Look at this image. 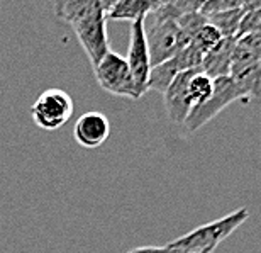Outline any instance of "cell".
I'll list each match as a JSON object with an SVG mask.
<instances>
[{"instance_id": "20", "label": "cell", "mask_w": 261, "mask_h": 253, "mask_svg": "<svg viewBox=\"0 0 261 253\" xmlns=\"http://www.w3.org/2000/svg\"><path fill=\"white\" fill-rule=\"evenodd\" d=\"M127 253H175L173 250H170L168 246H139V248H134Z\"/></svg>"}, {"instance_id": "2", "label": "cell", "mask_w": 261, "mask_h": 253, "mask_svg": "<svg viewBox=\"0 0 261 253\" xmlns=\"http://www.w3.org/2000/svg\"><path fill=\"white\" fill-rule=\"evenodd\" d=\"M249 218V211L246 208H241L234 213L219 218L212 223L202 224L198 228L192 229L180 238L170 241L168 248L175 253H197L203 250H212L236 231L244 221Z\"/></svg>"}, {"instance_id": "15", "label": "cell", "mask_w": 261, "mask_h": 253, "mask_svg": "<svg viewBox=\"0 0 261 253\" xmlns=\"http://www.w3.org/2000/svg\"><path fill=\"white\" fill-rule=\"evenodd\" d=\"M246 14L241 9L236 10H229V12H221V14H214V15H207V22L214 26L219 33H221L222 38H236L239 24H241L243 15Z\"/></svg>"}, {"instance_id": "6", "label": "cell", "mask_w": 261, "mask_h": 253, "mask_svg": "<svg viewBox=\"0 0 261 253\" xmlns=\"http://www.w3.org/2000/svg\"><path fill=\"white\" fill-rule=\"evenodd\" d=\"M95 78L103 90L112 96L129 97L138 101L141 99L138 88H136L134 78L126 63V58L117 55L116 51L109 50L107 55L102 58L97 66H93Z\"/></svg>"}, {"instance_id": "3", "label": "cell", "mask_w": 261, "mask_h": 253, "mask_svg": "<svg viewBox=\"0 0 261 253\" xmlns=\"http://www.w3.org/2000/svg\"><path fill=\"white\" fill-rule=\"evenodd\" d=\"M229 77L236 82L246 97L261 96V56L253 34L236 39Z\"/></svg>"}, {"instance_id": "7", "label": "cell", "mask_w": 261, "mask_h": 253, "mask_svg": "<svg viewBox=\"0 0 261 253\" xmlns=\"http://www.w3.org/2000/svg\"><path fill=\"white\" fill-rule=\"evenodd\" d=\"M244 92L236 85V82L231 77H221L214 80V92L211 99L207 102L197 105L190 110L189 118L185 119V128L189 133L200 129L202 126H205L208 121L214 119L216 116L221 112L222 109H226L229 104L244 99Z\"/></svg>"}, {"instance_id": "18", "label": "cell", "mask_w": 261, "mask_h": 253, "mask_svg": "<svg viewBox=\"0 0 261 253\" xmlns=\"http://www.w3.org/2000/svg\"><path fill=\"white\" fill-rule=\"evenodd\" d=\"M251 34H261V9L243 15L236 39L244 38V36H251Z\"/></svg>"}, {"instance_id": "16", "label": "cell", "mask_w": 261, "mask_h": 253, "mask_svg": "<svg viewBox=\"0 0 261 253\" xmlns=\"http://www.w3.org/2000/svg\"><path fill=\"white\" fill-rule=\"evenodd\" d=\"M212 92H214V80L197 68L189 82V97H190L192 105L197 107V105L207 102L208 99H211Z\"/></svg>"}, {"instance_id": "11", "label": "cell", "mask_w": 261, "mask_h": 253, "mask_svg": "<svg viewBox=\"0 0 261 253\" xmlns=\"http://www.w3.org/2000/svg\"><path fill=\"white\" fill-rule=\"evenodd\" d=\"M234 46H236V38H222L216 48L211 50L203 56V60L198 66V70L211 77L212 80L221 77L229 75V68H231V60Z\"/></svg>"}, {"instance_id": "12", "label": "cell", "mask_w": 261, "mask_h": 253, "mask_svg": "<svg viewBox=\"0 0 261 253\" xmlns=\"http://www.w3.org/2000/svg\"><path fill=\"white\" fill-rule=\"evenodd\" d=\"M158 5L160 0L158 2H153V0H114L107 14V20H130V24L139 19L146 20V17Z\"/></svg>"}, {"instance_id": "13", "label": "cell", "mask_w": 261, "mask_h": 253, "mask_svg": "<svg viewBox=\"0 0 261 253\" xmlns=\"http://www.w3.org/2000/svg\"><path fill=\"white\" fill-rule=\"evenodd\" d=\"M181 72H187L184 65H181V60L178 55H175L173 58H170L168 61L161 63L158 66L151 68L149 73V80H148V90H158V92H165L173 78Z\"/></svg>"}, {"instance_id": "10", "label": "cell", "mask_w": 261, "mask_h": 253, "mask_svg": "<svg viewBox=\"0 0 261 253\" xmlns=\"http://www.w3.org/2000/svg\"><path fill=\"white\" fill-rule=\"evenodd\" d=\"M195 70H187L178 73L173 78V82L168 85V88L163 92L166 114H168L171 123L175 124H184L185 119L189 118L192 107H194L189 97V82Z\"/></svg>"}, {"instance_id": "5", "label": "cell", "mask_w": 261, "mask_h": 253, "mask_svg": "<svg viewBox=\"0 0 261 253\" xmlns=\"http://www.w3.org/2000/svg\"><path fill=\"white\" fill-rule=\"evenodd\" d=\"M75 112V104L70 94L61 88H48L36 99L31 116L36 126L46 131H56L65 126Z\"/></svg>"}, {"instance_id": "1", "label": "cell", "mask_w": 261, "mask_h": 253, "mask_svg": "<svg viewBox=\"0 0 261 253\" xmlns=\"http://www.w3.org/2000/svg\"><path fill=\"white\" fill-rule=\"evenodd\" d=\"M114 0H63L55 4V12L70 24L92 66H97L111 50L107 38V14Z\"/></svg>"}, {"instance_id": "14", "label": "cell", "mask_w": 261, "mask_h": 253, "mask_svg": "<svg viewBox=\"0 0 261 253\" xmlns=\"http://www.w3.org/2000/svg\"><path fill=\"white\" fill-rule=\"evenodd\" d=\"M203 2L195 0H173V2H160L149 15L156 20H178L181 15L198 12Z\"/></svg>"}, {"instance_id": "4", "label": "cell", "mask_w": 261, "mask_h": 253, "mask_svg": "<svg viewBox=\"0 0 261 253\" xmlns=\"http://www.w3.org/2000/svg\"><path fill=\"white\" fill-rule=\"evenodd\" d=\"M144 33L148 41L151 66H158L168 61L170 58L178 55L187 44H190V39L185 36L176 20L153 19L151 24L144 22Z\"/></svg>"}, {"instance_id": "19", "label": "cell", "mask_w": 261, "mask_h": 253, "mask_svg": "<svg viewBox=\"0 0 261 253\" xmlns=\"http://www.w3.org/2000/svg\"><path fill=\"white\" fill-rule=\"evenodd\" d=\"M244 0H211V2H203L200 7V14L203 17L221 12H229V10L241 9Z\"/></svg>"}, {"instance_id": "8", "label": "cell", "mask_w": 261, "mask_h": 253, "mask_svg": "<svg viewBox=\"0 0 261 253\" xmlns=\"http://www.w3.org/2000/svg\"><path fill=\"white\" fill-rule=\"evenodd\" d=\"M126 63L130 70V75L134 78L136 88L139 96L143 97L148 92V80L151 73V60H149V50L148 41H146L144 33V20H134L130 24V34H129V50L126 56Z\"/></svg>"}, {"instance_id": "9", "label": "cell", "mask_w": 261, "mask_h": 253, "mask_svg": "<svg viewBox=\"0 0 261 253\" xmlns=\"http://www.w3.org/2000/svg\"><path fill=\"white\" fill-rule=\"evenodd\" d=\"M73 134H75V141L82 148L95 150L109 140L111 123L106 114L98 112V110H90L76 119Z\"/></svg>"}, {"instance_id": "17", "label": "cell", "mask_w": 261, "mask_h": 253, "mask_svg": "<svg viewBox=\"0 0 261 253\" xmlns=\"http://www.w3.org/2000/svg\"><path fill=\"white\" fill-rule=\"evenodd\" d=\"M221 39H222L221 33H219V31L214 28V26H211V24L207 22L200 31H198V34L190 41V43H195L198 48H200L207 55L208 51L214 50L219 43H221Z\"/></svg>"}]
</instances>
